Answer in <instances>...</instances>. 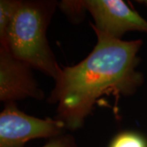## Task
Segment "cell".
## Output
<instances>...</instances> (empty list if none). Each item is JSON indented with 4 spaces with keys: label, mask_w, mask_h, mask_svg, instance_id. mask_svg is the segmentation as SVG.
Masks as SVG:
<instances>
[{
    "label": "cell",
    "mask_w": 147,
    "mask_h": 147,
    "mask_svg": "<svg viewBox=\"0 0 147 147\" xmlns=\"http://www.w3.org/2000/svg\"><path fill=\"white\" fill-rule=\"evenodd\" d=\"M93 30L97 40L92 51L75 65L61 67L47 98L57 105L56 119L69 131L83 127L103 96H130L144 82L137 69L142 40L124 41Z\"/></svg>",
    "instance_id": "1"
},
{
    "label": "cell",
    "mask_w": 147,
    "mask_h": 147,
    "mask_svg": "<svg viewBox=\"0 0 147 147\" xmlns=\"http://www.w3.org/2000/svg\"><path fill=\"white\" fill-rule=\"evenodd\" d=\"M57 6L51 0H18L10 26L0 38V47L54 80L61 67L47 41V29Z\"/></svg>",
    "instance_id": "2"
},
{
    "label": "cell",
    "mask_w": 147,
    "mask_h": 147,
    "mask_svg": "<svg viewBox=\"0 0 147 147\" xmlns=\"http://www.w3.org/2000/svg\"><path fill=\"white\" fill-rule=\"evenodd\" d=\"M62 122L57 119H38L24 113L16 103H6L0 113V147H23L37 138L49 140L65 134Z\"/></svg>",
    "instance_id": "3"
},
{
    "label": "cell",
    "mask_w": 147,
    "mask_h": 147,
    "mask_svg": "<svg viewBox=\"0 0 147 147\" xmlns=\"http://www.w3.org/2000/svg\"><path fill=\"white\" fill-rule=\"evenodd\" d=\"M84 6L94 20L91 25L100 33L122 39L127 32L147 34V21L122 0H84Z\"/></svg>",
    "instance_id": "4"
},
{
    "label": "cell",
    "mask_w": 147,
    "mask_h": 147,
    "mask_svg": "<svg viewBox=\"0 0 147 147\" xmlns=\"http://www.w3.org/2000/svg\"><path fill=\"white\" fill-rule=\"evenodd\" d=\"M32 69L7 48L0 47V100L5 104L26 98L42 100L44 92L34 78Z\"/></svg>",
    "instance_id": "5"
},
{
    "label": "cell",
    "mask_w": 147,
    "mask_h": 147,
    "mask_svg": "<svg viewBox=\"0 0 147 147\" xmlns=\"http://www.w3.org/2000/svg\"><path fill=\"white\" fill-rule=\"evenodd\" d=\"M109 147H147V141L139 133L123 131L113 138Z\"/></svg>",
    "instance_id": "6"
},
{
    "label": "cell",
    "mask_w": 147,
    "mask_h": 147,
    "mask_svg": "<svg viewBox=\"0 0 147 147\" xmlns=\"http://www.w3.org/2000/svg\"><path fill=\"white\" fill-rule=\"evenodd\" d=\"M18 5V0L0 1V38L5 36L13 19Z\"/></svg>",
    "instance_id": "7"
},
{
    "label": "cell",
    "mask_w": 147,
    "mask_h": 147,
    "mask_svg": "<svg viewBox=\"0 0 147 147\" xmlns=\"http://www.w3.org/2000/svg\"><path fill=\"white\" fill-rule=\"evenodd\" d=\"M58 7L69 18L74 21H80L87 11L83 1H62L58 3Z\"/></svg>",
    "instance_id": "8"
},
{
    "label": "cell",
    "mask_w": 147,
    "mask_h": 147,
    "mask_svg": "<svg viewBox=\"0 0 147 147\" xmlns=\"http://www.w3.org/2000/svg\"><path fill=\"white\" fill-rule=\"evenodd\" d=\"M41 147H78V146L73 136L64 134L49 140V142Z\"/></svg>",
    "instance_id": "9"
},
{
    "label": "cell",
    "mask_w": 147,
    "mask_h": 147,
    "mask_svg": "<svg viewBox=\"0 0 147 147\" xmlns=\"http://www.w3.org/2000/svg\"><path fill=\"white\" fill-rule=\"evenodd\" d=\"M138 3H142V4H144L147 7V0H143V1H137Z\"/></svg>",
    "instance_id": "10"
}]
</instances>
